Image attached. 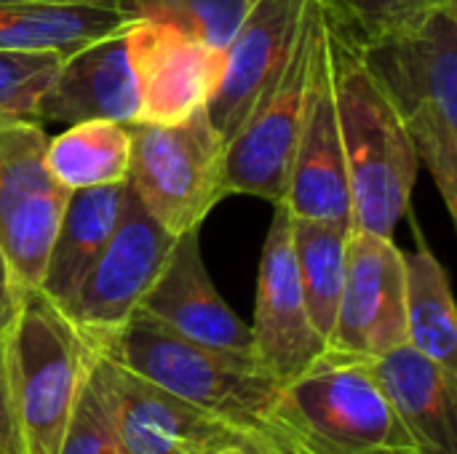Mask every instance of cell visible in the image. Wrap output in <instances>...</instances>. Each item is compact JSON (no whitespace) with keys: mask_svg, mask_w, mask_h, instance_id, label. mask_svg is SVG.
Listing matches in <instances>:
<instances>
[{"mask_svg":"<svg viewBox=\"0 0 457 454\" xmlns=\"http://www.w3.org/2000/svg\"><path fill=\"white\" fill-rule=\"evenodd\" d=\"M59 454H126L99 353L88 369Z\"/></svg>","mask_w":457,"mask_h":454,"instance_id":"obj_25","label":"cell"},{"mask_svg":"<svg viewBox=\"0 0 457 454\" xmlns=\"http://www.w3.org/2000/svg\"><path fill=\"white\" fill-rule=\"evenodd\" d=\"M19 454H59L94 364V345L43 292L21 297L3 337Z\"/></svg>","mask_w":457,"mask_h":454,"instance_id":"obj_3","label":"cell"},{"mask_svg":"<svg viewBox=\"0 0 457 454\" xmlns=\"http://www.w3.org/2000/svg\"><path fill=\"white\" fill-rule=\"evenodd\" d=\"M0 454L16 452V433L11 417V399H8V377H5V348L0 340Z\"/></svg>","mask_w":457,"mask_h":454,"instance_id":"obj_30","label":"cell"},{"mask_svg":"<svg viewBox=\"0 0 457 454\" xmlns=\"http://www.w3.org/2000/svg\"><path fill=\"white\" fill-rule=\"evenodd\" d=\"M129 27L62 56L35 107L40 123L75 126L88 120H139V88L131 64Z\"/></svg>","mask_w":457,"mask_h":454,"instance_id":"obj_13","label":"cell"},{"mask_svg":"<svg viewBox=\"0 0 457 454\" xmlns=\"http://www.w3.org/2000/svg\"><path fill=\"white\" fill-rule=\"evenodd\" d=\"M356 45L457 217V5Z\"/></svg>","mask_w":457,"mask_h":454,"instance_id":"obj_2","label":"cell"},{"mask_svg":"<svg viewBox=\"0 0 457 454\" xmlns=\"http://www.w3.org/2000/svg\"><path fill=\"white\" fill-rule=\"evenodd\" d=\"M324 51V8L321 0H308L287 62L228 139L225 171L230 195H252L268 203L284 201L292 155Z\"/></svg>","mask_w":457,"mask_h":454,"instance_id":"obj_7","label":"cell"},{"mask_svg":"<svg viewBox=\"0 0 457 454\" xmlns=\"http://www.w3.org/2000/svg\"><path fill=\"white\" fill-rule=\"evenodd\" d=\"M281 203H287L292 217L335 222L353 230L348 171H345V155L337 128L327 51L311 88L308 112L292 155L289 179Z\"/></svg>","mask_w":457,"mask_h":454,"instance_id":"obj_17","label":"cell"},{"mask_svg":"<svg viewBox=\"0 0 457 454\" xmlns=\"http://www.w3.org/2000/svg\"><path fill=\"white\" fill-rule=\"evenodd\" d=\"M46 123L0 115V249L16 292L40 289L70 190L46 166Z\"/></svg>","mask_w":457,"mask_h":454,"instance_id":"obj_8","label":"cell"},{"mask_svg":"<svg viewBox=\"0 0 457 454\" xmlns=\"http://www.w3.org/2000/svg\"><path fill=\"white\" fill-rule=\"evenodd\" d=\"M249 329L254 359L278 388L303 375L327 351L308 316L292 249V211L281 201L273 203V219L260 254L254 321Z\"/></svg>","mask_w":457,"mask_h":454,"instance_id":"obj_10","label":"cell"},{"mask_svg":"<svg viewBox=\"0 0 457 454\" xmlns=\"http://www.w3.org/2000/svg\"><path fill=\"white\" fill-rule=\"evenodd\" d=\"M445 5L457 0H321L327 24L353 43L375 40Z\"/></svg>","mask_w":457,"mask_h":454,"instance_id":"obj_26","label":"cell"},{"mask_svg":"<svg viewBox=\"0 0 457 454\" xmlns=\"http://www.w3.org/2000/svg\"><path fill=\"white\" fill-rule=\"evenodd\" d=\"M99 359L126 454H198L238 433V428L177 399L104 353Z\"/></svg>","mask_w":457,"mask_h":454,"instance_id":"obj_16","label":"cell"},{"mask_svg":"<svg viewBox=\"0 0 457 454\" xmlns=\"http://www.w3.org/2000/svg\"><path fill=\"white\" fill-rule=\"evenodd\" d=\"M126 182L72 190L46 260L40 289L62 310L72 302L86 273L102 254L123 209Z\"/></svg>","mask_w":457,"mask_h":454,"instance_id":"obj_19","label":"cell"},{"mask_svg":"<svg viewBox=\"0 0 457 454\" xmlns=\"http://www.w3.org/2000/svg\"><path fill=\"white\" fill-rule=\"evenodd\" d=\"M137 21L107 3H0V51H70Z\"/></svg>","mask_w":457,"mask_h":454,"instance_id":"obj_20","label":"cell"},{"mask_svg":"<svg viewBox=\"0 0 457 454\" xmlns=\"http://www.w3.org/2000/svg\"><path fill=\"white\" fill-rule=\"evenodd\" d=\"M131 163L129 123L88 120L48 136L46 166L70 193L83 187L126 182Z\"/></svg>","mask_w":457,"mask_h":454,"instance_id":"obj_22","label":"cell"},{"mask_svg":"<svg viewBox=\"0 0 457 454\" xmlns=\"http://www.w3.org/2000/svg\"><path fill=\"white\" fill-rule=\"evenodd\" d=\"M59 62L56 51H0V115L35 118Z\"/></svg>","mask_w":457,"mask_h":454,"instance_id":"obj_27","label":"cell"},{"mask_svg":"<svg viewBox=\"0 0 457 454\" xmlns=\"http://www.w3.org/2000/svg\"><path fill=\"white\" fill-rule=\"evenodd\" d=\"M262 450L268 454H316L311 447H305L295 433H289L287 428L276 425L273 420H268L260 431H254Z\"/></svg>","mask_w":457,"mask_h":454,"instance_id":"obj_28","label":"cell"},{"mask_svg":"<svg viewBox=\"0 0 457 454\" xmlns=\"http://www.w3.org/2000/svg\"><path fill=\"white\" fill-rule=\"evenodd\" d=\"M19 305H21V294L16 292V284H13V276H11V268L5 262V254L0 249V340L8 334L16 313H19Z\"/></svg>","mask_w":457,"mask_h":454,"instance_id":"obj_29","label":"cell"},{"mask_svg":"<svg viewBox=\"0 0 457 454\" xmlns=\"http://www.w3.org/2000/svg\"><path fill=\"white\" fill-rule=\"evenodd\" d=\"M351 233L353 230L345 225L292 217V249L300 286L305 294L308 316L324 343H329L335 329V316L345 284Z\"/></svg>","mask_w":457,"mask_h":454,"instance_id":"obj_23","label":"cell"},{"mask_svg":"<svg viewBox=\"0 0 457 454\" xmlns=\"http://www.w3.org/2000/svg\"><path fill=\"white\" fill-rule=\"evenodd\" d=\"M308 0H252L230 43L222 48L220 83L206 112L225 142L246 120L295 43Z\"/></svg>","mask_w":457,"mask_h":454,"instance_id":"obj_14","label":"cell"},{"mask_svg":"<svg viewBox=\"0 0 457 454\" xmlns=\"http://www.w3.org/2000/svg\"><path fill=\"white\" fill-rule=\"evenodd\" d=\"M324 27L353 230L394 238L407 217L420 158L359 45L332 29L327 19Z\"/></svg>","mask_w":457,"mask_h":454,"instance_id":"obj_1","label":"cell"},{"mask_svg":"<svg viewBox=\"0 0 457 454\" xmlns=\"http://www.w3.org/2000/svg\"><path fill=\"white\" fill-rule=\"evenodd\" d=\"M404 343V252L388 235L353 230L348 238L345 284L327 348L372 361Z\"/></svg>","mask_w":457,"mask_h":454,"instance_id":"obj_11","label":"cell"},{"mask_svg":"<svg viewBox=\"0 0 457 454\" xmlns=\"http://www.w3.org/2000/svg\"><path fill=\"white\" fill-rule=\"evenodd\" d=\"M137 313H145L161 326L201 345L254 353L249 324L230 310L206 270L201 254V227L177 238L161 276L145 294Z\"/></svg>","mask_w":457,"mask_h":454,"instance_id":"obj_15","label":"cell"},{"mask_svg":"<svg viewBox=\"0 0 457 454\" xmlns=\"http://www.w3.org/2000/svg\"><path fill=\"white\" fill-rule=\"evenodd\" d=\"M404 318L407 343L457 372V308L450 276L423 238L415 252H404Z\"/></svg>","mask_w":457,"mask_h":454,"instance_id":"obj_21","label":"cell"},{"mask_svg":"<svg viewBox=\"0 0 457 454\" xmlns=\"http://www.w3.org/2000/svg\"><path fill=\"white\" fill-rule=\"evenodd\" d=\"M0 3H107V5H120L123 8L126 0H0Z\"/></svg>","mask_w":457,"mask_h":454,"instance_id":"obj_32","label":"cell"},{"mask_svg":"<svg viewBox=\"0 0 457 454\" xmlns=\"http://www.w3.org/2000/svg\"><path fill=\"white\" fill-rule=\"evenodd\" d=\"M131 163L129 187L147 214L171 235L204 225L230 195L225 153L228 142L206 107L177 123H129Z\"/></svg>","mask_w":457,"mask_h":454,"instance_id":"obj_6","label":"cell"},{"mask_svg":"<svg viewBox=\"0 0 457 454\" xmlns=\"http://www.w3.org/2000/svg\"><path fill=\"white\" fill-rule=\"evenodd\" d=\"M99 353L238 431H260L270 420L278 383L254 353L201 345L145 313H134Z\"/></svg>","mask_w":457,"mask_h":454,"instance_id":"obj_4","label":"cell"},{"mask_svg":"<svg viewBox=\"0 0 457 454\" xmlns=\"http://www.w3.org/2000/svg\"><path fill=\"white\" fill-rule=\"evenodd\" d=\"M198 454H268L262 450V444H260V439H257V433L254 431H238V433H233V436H228V439H222V442H217V444H212V447H206L204 452Z\"/></svg>","mask_w":457,"mask_h":454,"instance_id":"obj_31","label":"cell"},{"mask_svg":"<svg viewBox=\"0 0 457 454\" xmlns=\"http://www.w3.org/2000/svg\"><path fill=\"white\" fill-rule=\"evenodd\" d=\"M174 244L177 235L163 230L147 214L126 182L120 219L78 286L72 302L64 308L67 318L94 345V351L104 348L131 321L161 276Z\"/></svg>","mask_w":457,"mask_h":454,"instance_id":"obj_9","label":"cell"},{"mask_svg":"<svg viewBox=\"0 0 457 454\" xmlns=\"http://www.w3.org/2000/svg\"><path fill=\"white\" fill-rule=\"evenodd\" d=\"M370 367L412 444L426 454H457V372L410 343L372 359Z\"/></svg>","mask_w":457,"mask_h":454,"instance_id":"obj_18","label":"cell"},{"mask_svg":"<svg viewBox=\"0 0 457 454\" xmlns=\"http://www.w3.org/2000/svg\"><path fill=\"white\" fill-rule=\"evenodd\" d=\"M129 48L139 88V120L177 123L209 104L222 72L220 48L153 19H137L129 27Z\"/></svg>","mask_w":457,"mask_h":454,"instance_id":"obj_12","label":"cell"},{"mask_svg":"<svg viewBox=\"0 0 457 454\" xmlns=\"http://www.w3.org/2000/svg\"><path fill=\"white\" fill-rule=\"evenodd\" d=\"M364 454H426L418 447H383V450H372V452Z\"/></svg>","mask_w":457,"mask_h":454,"instance_id":"obj_33","label":"cell"},{"mask_svg":"<svg viewBox=\"0 0 457 454\" xmlns=\"http://www.w3.org/2000/svg\"><path fill=\"white\" fill-rule=\"evenodd\" d=\"M270 420L316 454H364L415 447L367 359L324 351L278 388Z\"/></svg>","mask_w":457,"mask_h":454,"instance_id":"obj_5","label":"cell"},{"mask_svg":"<svg viewBox=\"0 0 457 454\" xmlns=\"http://www.w3.org/2000/svg\"><path fill=\"white\" fill-rule=\"evenodd\" d=\"M252 0H126L134 19L169 21L212 48H225Z\"/></svg>","mask_w":457,"mask_h":454,"instance_id":"obj_24","label":"cell"}]
</instances>
